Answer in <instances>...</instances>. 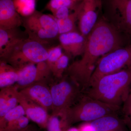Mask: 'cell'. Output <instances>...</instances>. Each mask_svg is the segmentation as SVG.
Returning <instances> with one entry per match:
<instances>
[{"instance_id":"obj_15","label":"cell","mask_w":131,"mask_h":131,"mask_svg":"<svg viewBox=\"0 0 131 131\" xmlns=\"http://www.w3.org/2000/svg\"><path fill=\"white\" fill-rule=\"evenodd\" d=\"M19 90L15 86L1 90L0 92V119L19 104Z\"/></svg>"},{"instance_id":"obj_4","label":"cell","mask_w":131,"mask_h":131,"mask_svg":"<svg viewBox=\"0 0 131 131\" xmlns=\"http://www.w3.org/2000/svg\"><path fill=\"white\" fill-rule=\"evenodd\" d=\"M121 107L102 102L85 95L62 117L66 125L90 122L108 114H117Z\"/></svg>"},{"instance_id":"obj_19","label":"cell","mask_w":131,"mask_h":131,"mask_svg":"<svg viewBox=\"0 0 131 131\" xmlns=\"http://www.w3.org/2000/svg\"><path fill=\"white\" fill-rule=\"evenodd\" d=\"M77 7L65 18L56 19L58 26L59 35L77 31L76 25V23L78 21V12Z\"/></svg>"},{"instance_id":"obj_28","label":"cell","mask_w":131,"mask_h":131,"mask_svg":"<svg viewBox=\"0 0 131 131\" xmlns=\"http://www.w3.org/2000/svg\"><path fill=\"white\" fill-rule=\"evenodd\" d=\"M79 129L80 131H96L90 122H86L82 124Z\"/></svg>"},{"instance_id":"obj_30","label":"cell","mask_w":131,"mask_h":131,"mask_svg":"<svg viewBox=\"0 0 131 131\" xmlns=\"http://www.w3.org/2000/svg\"><path fill=\"white\" fill-rule=\"evenodd\" d=\"M128 98H130V99H131V92L130 94V95H129V97H128Z\"/></svg>"},{"instance_id":"obj_1","label":"cell","mask_w":131,"mask_h":131,"mask_svg":"<svg viewBox=\"0 0 131 131\" xmlns=\"http://www.w3.org/2000/svg\"><path fill=\"white\" fill-rule=\"evenodd\" d=\"M122 45L121 34L106 19H100L87 37L81 58L69 65L67 75L82 92L86 90L100 59Z\"/></svg>"},{"instance_id":"obj_8","label":"cell","mask_w":131,"mask_h":131,"mask_svg":"<svg viewBox=\"0 0 131 131\" xmlns=\"http://www.w3.org/2000/svg\"><path fill=\"white\" fill-rule=\"evenodd\" d=\"M108 18L121 34L131 36V0H104Z\"/></svg>"},{"instance_id":"obj_2","label":"cell","mask_w":131,"mask_h":131,"mask_svg":"<svg viewBox=\"0 0 131 131\" xmlns=\"http://www.w3.org/2000/svg\"><path fill=\"white\" fill-rule=\"evenodd\" d=\"M131 66L117 73L104 76L86 90V95L102 102L119 106L129 95Z\"/></svg>"},{"instance_id":"obj_11","label":"cell","mask_w":131,"mask_h":131,"mask_svg":"<svg viewBox=\"0 0 131 131\" xmlns=\"http://www.w3.org/2000/svg\"><path fill=\"white\" fill-rule=\"evenodd\" d=\"M23 96L47 110H52V99L50 88L44 82L36 83L19 90Z\"/></svg>"},{"instance_id":"obj_26","label":"cell","mask_w":131,"mask_h":131,"mask_svg":"<svg viewBox=\"0 0 131 131\" xmlns=\"http://www.w3.org/2000/svg\"><path fill=\"white\" fill-rule=\"evenodd\" d=\"M59 116L52 114L49 118L47 124L48 131H62L61 121L59 118Z\"/></svg>"},{"instance_id":"obj_25","label":"cell","mask_w":131,"mask_h":131,"mask_svg":"<svg viewBox=\"0 0 131 131\" xmlns=\"http://www.w3.org/2000/svg\"><path fill=\"white\" fill-rule=\"evenodd\" d=\"M29 119L27 116L24 115L18 119L8 124L6 129L7 130L11 131L17 129H24L28 126Z\"/></svg>"},{"instance_id":"obj_21","label":"cell","mask_w":131,"mask_h":131,"mask_svg":"<svg viewBox=\"0 0 131 131\" xmlns=\"http://www.w3.org/2000/svg\"><path fill=\"white\" fill-rule=\"evenodd\" d=\"M17 12L22 17L32 14L36 11V0H13Z\"/></svg>"},{"instance_id":"obj_31","label":"cell","mask_w":131,"mask_h":131,"mask_svg":"<svg viewBox=\"0 0 131 131\" xmlns=\"http://www.w3.org/2000/svg\"></svg>"},{"instance_id":"obj_13","label":"cell","mask_w":131,"mask_h":131,"mask_svg":"<svg viewBox=\"0 0 131 131\" xmlns=\"http://www.w3.org/2000/svg\"><path fill=\"white\" fill-rule=\"evenodd\" d=\"M22 25V16L17 12L13 0H0V28H18Z\"/></svg>"},{"instance_id":"obj_6","label":"cell","mask_w":131,"mask_h":131,"mask_svg":"<svg viewBox=\"0 0 131 131\" xmlns=\"http://www.w3.org/2000/svg\"><path fill=\"white\" fill-rule=\"evenodd\" d=\"M131 66V43H129L110 52L100 59L88 88L104 76L117 73Z\"/></svg>"},{"instance_id":"obj_9","label":"cell","mask_w":131,"mask_h":131,"mask_svg":"<svg viewBox=\"0 0 131 131\" xmlns=\"http://www.w3.org/2000/svg\"><path fill=\"white\" fill-rule=\"evenodd\" d=\"M102 0H83L78 6L79 32L87 37L97 23Z\"/></svg>"},{"instance_id":"obj_22","label":"cell","mask_w":131,"mask_h":131,"mask_svg":"<svg viewBox=\"0 0 131 131\" xmlns=\"http://www.w3.org/2000/svg\"><path fill=\"white\" fill-rule=\"evenodd\" d=\"M69 56L63 53L51 68L52 76L58 79L62 78L63 73L69 67Z\"/></svg>"},{"instance_id":"obj_17","label":"cell","mask_w":131,"mask_h":131,"mask_svg":"<svg viewBox=\"0 0 131 131\" xmlns=\"http://www.w3.org/2000/svg\"><path fill=\"white\" fill-rule=\"evenodd\" d=\"M90 122L96 131H119L124 124L117 114L107 115Z\"/></svg>"},{"instance_id":"obj_12","label":"cell","mask_w":131,"mask_h":131,"mask_svg":"<svg viewBox=\"0 0 131 131\" xmlns=\"http://www.w3.org/2000/svg\"><path fill=\"white\" fill-rule=\"evenodd\" d=\"M58 39L59 45L69 56L75 57L82 56L84 52L87 37L78 31L60 34Z\"/></svg>"},{"instance_id":"obj_29","label":"cell","mask_w":131,"mask_h":131,"mask_svg":"<svg viewBox=\"0 0 131 131\" xmlns=\"http://www.w3.org/2000/svg\"><path fill=\"white\" fill-rule=\"evenodd\" d=\"M67 131H80L79 129L75 127H71L68 129Z\"/></svg>"},{"instance_id":"obj_24","label":"cell","mask_w":131,"mask_h":131,"mask_svg":"<svg viewBox=\"0 0 131 131\" xmlns=\"http://www.w3.org/2000/svg\"><path fill=\"white\" fill-rule=\"evenodd\" d=\"M62 48L60 45L50 47L48 49V57L46 61L51 70L54 63L62 55Z\"/></svg>"},{"instance_id":"obj_27","label":"cell","mask_w":131,"mask_h":131,"mask_svg":"<svg viewBox=\"0 0 131 131\" xmlns=\"http://www.w3.org/2000/svg\"><path fill=\"white\" fill-rule=\"evenodd\" d=\"M123 112L125 115V121L131 127V99L129 98L125 102Z\"/></svg>"},{"instance_id":"obj_7","label":"cell","mask_w":131,"mask_h":131,"mask_svg":"<svg viewBox=\"0 0 131 131\" xmlns=\"http://www.w3.org/2000/svg\"><path fill=\"white\" fill-rule=\"evenodd\" d=\"M52 99V114L61 117L74 104L82 92L69 78H60L50 88Z\"/></svg>"},{"instance_id":"obj_5","label":"cell","mask_w":131,"mask_h":131,"mask_svg":"<svg viewBox=\"0 0 131 131\" xmlns=\"http://www.w3.org/2000/svg\"><path fill=\"white\" fill-rule=\"evenodd\" d=\"M22 18V25L29 38L46 46L58 38V26L52 15L36 10L32 14Z\"/></svg>"},{"instance_id":"obj_23","label":"cell","mask_w":131,"mask_h":131,"mask_svg":"<svg viewBox=\"0 0 131 131\" xmlns=\"http://www.w3.org/2000/svg\"><path fill=\"white\" fill-rule=\"evenodd\" d=\"M25 115V111L24 107L19 104L8 112L2 119H1V126H2L3 125H5V124L7 125Z\"/></svg>"},{"instance_id":"obj_16","label":"cell","mask_w":131,"mask_h":131,"mask_svg":"<svg viewBox=\"0 0 131 131\" xmlns=\"http://www.w3.org/2000/svg\"><path fill=\"white\" fill-rule=\"evenodd\" d=\"M28 38L25 31L18 28H0V56L19 40Z\"/></svg>"},{"instance_id":"obj_10","label":"cell","mask_w":131,"mask_h":131,"mask_svg":"<svg viewBox=\"0 0 131 131\" xmlns=\"http://www.w3.org/2000/svg\"><path fill=\"white\" fill-rule=\"evenodd\" d=\"M17 70L18 79L15 86L18 89L36 83L45 82L51 76L49 69L40 64H29Z\"/></svg>"},{"instance_id":"obj_3","label":"cell","mask_w":131,"mask_h":131,"mask_svg":"<svg viewBox=\"0 0 131 131\" xmlns=\"http://www.w3.org/2000/svg\"><path fill=\"white\" fill-rule=\"evenodd\" d=\"M48 49L44 45L27 38L9 47L0 56L1 60L18 69L29 64L46 61Z\"/></svg>"},{"instance_id":"obj_14","label":"cell","mask_w":131,"mask_h":131,"mask_svg":"<svg viewBox=\"0 0 131 131\" xmlns=\"http://www.w3.org/2000/svg\"><path fill=\"white\" fill-rule=\"evenodd\" d=\"M19 98V104L23 107L29 119L42 126L47 125L49 118L47 110L26 98L20 92Z\"/></svg>"},{"instance_id":"obj_20","label":"cell","mask_w":131,"mask_h":131,"mask_svg":"<svg viewBox=\"0 0 131 131\" xmlns=\"http://www.w3.org/2000/svg\"><path fill=\"white\" fill-rule=\"evenodd\" d=\"M83 0H50L46 8L52 14L62 8H67L74 11Z\"/></svg>"},{"instance_id":"obj_18","label":"cell","mask_w":131,"mask_h":131,"mask_svg":"<svg viewBox=\"0 0 131 131\" xmlns=\"http://www.w3.org/2000/svg\"><path fill=\"white\" fill-rule=\"evenodd\" d=\"M18 79L17 69L5 61L1 60L0 88L1 89L16 84Z\"/></svg>"}]
</instances>
